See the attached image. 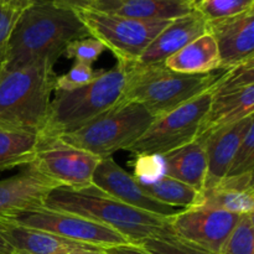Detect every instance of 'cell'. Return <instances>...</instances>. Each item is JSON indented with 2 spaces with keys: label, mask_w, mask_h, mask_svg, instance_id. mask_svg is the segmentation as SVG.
Here are the masks:
<instances>
[{
  "label": "cell",
  "mask_w": 254,
  "mask_h": 254,
  "mask_svg": "<svg viewBox=\"0 0 254 254\" xmlns=\"http://www.w3.org/2000/svg\"><path fill=\"white\" fill-rule=\"evenodd\" d=\"M91 36L77 12L45 0L22 10L15 21L6 47L4 68H14L37 60L56 64L67 45Z\"/></svg>",
  "instance_id": "obj_1"
},
{
  "label": "cell",
  "mask_w": 254,
  "mask_h": 254,
  "mask_svg": "<svg viewBox=\"0 0 254 254\" xmlns=\"http://www.w3.org/2000/svg\"><path fill=\"white\" fill-rule=\"evenodd\" d=\"M44 207L73 213L117 231L131 245L146 238H178L171 217L154 215L109 197L96 186L82 190L57 188L49 193Z\"/></svg>",
  "instance_id": "obj_2"
},
{
  "label": "cell",
  "mask_w": 254,
  "mask_h": 254,
  "mask_svg": "<svg viewBox=\"0 0 254 254\" xmlns=\"http://www.w3.org/2000/svg\"><path fill=\"white\" fill-rule=\"evenodd\" d=\"M54 66L46 60H37L14 68H0V124L41 135L57 78Z\"/></svg>",
  "instance_id": "obj_3"
},
{
  "label": "cell",
  "mask_w": 254,
  "mask_h": 254,
  "mask_svg": "<svg viewBox=\"0 0 254 254\" xmlns=\"http://www.w3.org/2000/svg\"><path fill=\"white\" fill-rule=\"evenodd\" d=\"M127 79L122 102H135L154 118L160 117L207 91L225 72V67L205 74L175 72L163 64H126Z\"/></svg>",
  "instance_id": "obj_4"
},
{
  "label": "cell",
  "mask_w": 254,
  "mask_h": 254,
  "mask_svg": "<svg viewBox=\"0 0 254 254\" xmlns=\"http://www.w3.org/2000/svg\"><path fill=\"white\" fill-rule=\"evenodd\" d=\"M126 79V64L118 62L89 84L72 91H55L41 135L61 136L78 130L121 101Z\"/></svg>",
  "instance_id": "obj_5"
},
{
  "label": "cell",
  "mask_w": 254,
  "mask_h": 254,
  "mask_svg": "<svg viewBox=\"0 0 254 254\" xmlns=\"http://www.w3.org/2000/svg\"><path fill=\"white\" fill-rule=\"evenodd\" d=\"M154 119L153 114L141 104L119 101L78 130L59 138L102 160L111 158L116 151L127 150L140 138Z\"/></svg>",
  "instance_id": "obj_6"
},
{
  "label": "cell",
  "mask_w": 254,
  "mask_h": 254,
  "mask_svg": "<svg viewBox=\"0 0 254 254\" xmlns=\"http://www.w3.org/2000/svg\"><path fill=\"white\" fill-rule=\"evenodd\" d=\"M89 35L99 40L106 50H111L119 64H135L156 35L171 20H139L121 15L76 10Z\"/></svg>",
  "instance_id": "obj_7"
},
{
  "label": "cell",
  "mask_w": 254,
  "mask_h": 254,
  "mask_svg": "<svg viewBox=\"0 0 254 254\" xmlns=\"http://www.w3.org/2000/svg\"><path fill=\"white\" fill-rule=\"evenodd\" d=\"M254 112V57L225 69L211 87V102L195 140L242 121Z\"/></svg>",
  "instance_id": "obj_8"
},
{
  "label": "cell",
  "mask_w": 254,
  "mask_h": 254,
  "mask_svg": "<svg viewBox=\"0 0 254 254\" xmlns=\"http://www.w3.org/2000/svg\"><path fill=\"white\" fill-rule=\"evenodd\" d=\"M211 88L178 108L156 117L140 138L127 150L134 155H164L195 140L210 108Z\"/></svg>",
  "instance_id": "obj_9"
},
{
  "label": "cell",
  "mask_w": 254,
  "mask_h": 254,
  "mask_svg": "<svg viewBox=\"0 0 254 254\" xmlns=\"http://www.w3.org/2000/svg\"><path fill=\"white\" fill-rule=\"evenodd\" d=\"M5 220L101 250L131 245L124 236L107 226L73 213L50 210L44 206L22 211Z\"/></svg>",
  "instance_id": "obj_10"
},
{
  "label": "cell",
  "mask_w": 254,
  "mask_h": 254,
  "mask_svg": "<svg viewBox=\"0 0 254 254\" xmlns=\"http://www.w3.org/2000/svg\"><path fill=\"white\" fill-rule=\"evenodd\" d=\"M101 159L74 148L59 136L40 135L32 163L64 188L82 190L92 185V176Z\"/></svg>",
  "instance_id": "obj_11"
},
{
  "label": "cell",
  "mask_w": 254,
  "mask_h": 254,
  "mask_svg": "<svg viewBox=\"0 0 254 254\" xmlns=\"http://www.w3.org/2000/svg\"><path fill=\"white\" fill-rule=\"evenodd\" d=\"M241 215L220 210L184 208L171 217V227L183 242L212 254H220Z\"/></svg>",
  "instance_id": "obj_12"
},
{
  "label": "cell",
  "mask_w": 254,
  "mask_h": 254,
  "mask_svg": "<svg viewBox=\"0 0 254 254\" xmlns=\"http://www.w3.org/2000/svg\"><path fill=\"white\" fill-rule=\"evenodd\" d=\"M92 185L126 205L154 215L173 217L184 208L165 205L149 196L134 176L127 173L112 158L102 159L92 176Z\"/></svg>",
  "instance_id": "obj_13"
},
{
  "label": "cell",
  "mask_w": 254,
  "mask_h": 254,
  "mask_svg": "<svg viewBox=\"0 0 254 254\" xmlns=\"http://www.w3.org/2000/svg\"><path fill=\"white\" fill-rule=\"evenodd\" d=\"M57 188L61 185L42 173L36 164L22 166L16 175L0 180V220L42 207L49 193Z\"/></svg>",
  "instance_id": "obj_14"
},
{
  "label": "cell",
  "mask_w": 254,
  "mask_h": 254,
  "mask_svg": "<svg viewBox=\"0 0 254 254\" xmlns=\"http://www.w3.org/2000/svg\"><path fill=\"white\" fill-rule=\"evenodd\" d=\"M207 34L212 36L220 54L221 67L236 66L254 57V9L207 21Z\"/></svg>",
  "instance_id": "obj_15"
},
{
  "label": "cell",
  "mask_w": 254,
  "mask_h": 254,
  "mask_svg": "<svg viewBox=\"0 0 254 254\" xmlns=\"http://www.w3.org/2000/svg\"><path fill=\"white\" fill-rule=\"evenodd\" d=\"M0 232L15 254H104V250L74 242L45 231L0 220Z\"/></svg>",
  "instance_id": "obj_16"
},
{
  "label": "cell",
  "mask_w": 254,
  "mask_h": 254,
  "mask_svg": "<svg viewBox=\"0 0 254 254\" xmlns=\"http://www.w3.org/2000/svg\"><path fill=\"white\" fill-rule=\"evenodd\" d=\"M206 32L207 21L200 12L192 10L184 16L171 20L144 50L135 64L143 66L163 64L168 57Z\"/></svg>",
  "instance_id": "obj_17"
},
{
  "label": "cell",
  "mask_w": 254,
  "mask_h": 254,
  "mask_svg": "<svg viewBox=\"0 0 254 254\" xmlns=\"http://www.w3.org/2000/svg\"><path fill=\"white\" fill-rule=\"evenodd\" d=\"M252 124H254L253 114L237 123L213 131L205 139L203 144L207 155V174L202 190L216 188L225 179L233 156Z\"/></svg>",
  "instance_id": "obj_18"
},
{
  "label": "cell",
  "mask_w": 254,
  "mask_h": 254,
  "mask_svg": "<svg viewBox=\"0 0 254 254\" xmlns=\"http://www.w3.org/2000/svg\"><path fill=\"white\" fill-rule=\"evenodd\" d=\"M89 9L139 20H174L193 6L183 0H96Z\"/></svg>",
  "instance_id": "obj_19"
},
{
  "label": "cell",
  "mask_w": 254,
  "mask_h": 254,
  "mask_svg": "<svg viewBox=\"0 0 254 254\" xmlns=\"http://www.w3.org/2000/svg\"><path fill=\"white\" fill-rule=\"evenodd\" d=\"M160 156L165 175L191 186L198 192L202 191L207 174V155L202 141L192 140Z\"/></svg>",
  "instance_id": "obj_20"
},
{
  "label": "cell",
  "mask_w": 254,
  "mask_h": 254,
  "mask_svg": "<svg viewBox=\"0 0 254 254\" xmlns=\"http://www.w3.org/2000/svg\"><path fill=\"white\" fill-rule=\"evenodd\" d=\"M168 68L186 74H205L221 68L217 45L207 32L164 61Z\"/></svg>",
  "instance_id": "obj_21"
},
{
  "label": "cell",
  "mask_w": 254,
  "mask_h": 254,
  "mask_svg": "<svg viewBox=\"0 0 254 254\" xmlns=\"http://www.w3.org/2000/svg\"><path fill=\"white\" fill-rule=\"evenodd\" d=\"M39 139L37 133L0 124V173L31 164Z\"/></svg>",
  "instance_id": "obj_22"
},
{
  "label": "cell",
  "mask_w": 254,
  "mask_h": 254,
  "mask_svg": "<svg viewBox=\"0 0 254 254\" xmlns=\"http://www.w3.org/2000/svg\"><path fill=\"white\" fill-rule=\"evenodd\" d=\"M193 207L226 211L236 215L253 213L254 190L245 191L216 186L210 190L201 191L197 203Z\"/></svg>",
  "instance_id": "obj_23"
},
{
  "label": "cell",
  "mask_w": 254,
  "mask_h": 254,
  "mask_svg": "<svg viewBox=\"0 0 254 254\" xmlns=\"http://www.w3.org/2000/svg\"><path fill=\"white\" fill-rule=\"evenodd\" d=\"M141 189L155 200L176 208H190L197 203L200 192L168 175L151 183H139Z\"/></svg>",
  "instance_id": "obj_24"
},
{
  "label": "cell",
  "mask_w": 254,
  "mask_h": 254,
  "mask_svg": "<svg viewBox=\"0 0 254 254\" xmlns=\"http://www.w3.org/2000/svg\"><path fill=\"white\" fill-rule=\"evenodd\" d=\"M192 6L206 21H212L254 9V0H195Z\"/></svg>",
  "instance_id": "obj_25"
},
{
  "label": "cell",
  "mask_w": 254,
  "mask_h": 254,
  "mask_svg": "<svg viewBox=\"0 0 254 254\" xmlns=\"http://www.w3.org/2000/svg\"><path fill=\"white\" fill-rule=\"evenodd\" d=\"M220 254H254L253 213L240 216Z\"/></svg>",
  "instance_id": "obj_26"
},
{
  "label": "cell",
  "mask_w": 254,
  "mask_h": 254,
  "mask_svg": "<svg viewBox=\"0 0 254 254\" xmlns=\"http://www.w3.org/2000/svg\"><path fill=\"white\" fill-rule=\"evenodd\" d=\"M106 69L92 68V64H83V62H74L73 66L62 76H57L55 83V91H72L74 88H79L86 84H89L94 79L98 78Z\"/></svg>",
  "instance_id": "obj_27"
},
{
  "label": "cell",
  "mask_w": 254,
  "mask_h": 254,
  "mask_svg": "<svg viewBox=\"0 0 254 254\" xmlns=\"http://www.w3.org/2000/svg\"><path fill=\"white\" fill-rule=\"evenodd\" d=\"M133 246L148 254H212L183 242L179 238H146Z\"/></svg>",
  "instance_id": "obj_28"
},
{
  "label": "cell",
  "mask_w": 254,
  "mask_h": 254,
  "mask_svg": "<svg viewBox=\"0 0 254 254\" xmlns=\"http://www.w3.org/2000/svg\"><path fill=\"white\" fill-rule=\"evenodd\" d=\"M254 170V124L248 128L243 136L233 160L231 163L228 173L225 178H236L253 173Z\"/></svg>",
  "instance_id": "obj_29"
},
{
  "label": "cell",
  "mask_w": 254,
  "mask_h": 254,
  "mask_svg": "<svg viewBox=\"0 0 254 254\" xmlns=\"http://www.w3.org/2000/svg\"><path fill=\"white\" fill-rule=\"evenodd\" d=\"M106 47L99 40L92 36L73 40L67 45L64 56L68 60H76V62L93 64L104 52Z\"/></svg>",
  "instance_id": "obj_30"
},
{
  "label": "cell",
  "mask_w": 254,
  "mask_h": 254,
  "mask_svg": "<svg viewBox=\"0 0 254 254\" xmlns=\"http://www.w3.org/2000/svg\"><path fill=\"white\" fill-rule=\"evenodd\" d=\"M20 12L0 7V68L2 67L6 57V47L10 34Z\"/></svg>",
  "instance_id": "obj_31"
},
{
  "label": "cell",
  "mask_w": 254,
  "mask_h": 254,
  "mask_svg": "<svg viewBox=\"0 0 254 254\" xmlns=\"http://www.w3.org/2000/svg\"><path fill=\"white\" fill-rule=\"evenodd\" d=\"M45 0H0V7L12 10V11L21 12L22 10L37 4Z\"/></svg>",
  "instance_id": "obj_32"
},
{
  "label": "cell",
  "mask_w": 254,
  "mask_h": 254,
  "mask_svg": "<svg viewBox=\"0 0 254 254\" xmlns=\"http://www.w3.org/2000/svg\"><path fill=\"white\" fill-rule=\"evenodd\" d=\"M104 254H148L143 250L138 248L136 246L127 245V246H118V247H112L104 250Z\"/></svg>",
  "instance_id": "obj_33"
},
{
  "label": "cell",
  "mask_w": 254,
  "mask_h": 254,
  "mask_svg": "<svg viewBox=\"0 0 254 254\" xmlns=\"http://www.w3.org/2000/svg\"><path fill=\"white\" fill-rule=\"evenodd\" d=\"M56 1L76 11V10L89 9L94 4L96 0H56Z\"/></svg>",
  "instance_id": "obj_34"
},
{
  "label": "cell",
  "mask_w": 254,
  "mask_h": 254,
  "mask_svg": "<svg viewBox=\"0 0 254 254\" xmlns=\"http://www.w3.org/2000/svg\"><path fill=\"white\" fill-rule=\"evenodd\" d=\"M0 254H15L14 250L11 248V246L7 243V241L5 240L4 236L0 232Z\"/></svg>",
  "instance_id": "obj_35"
},
{
  "label": "cell",
  "mask_w": 254,
  "mask_h": 254,
  "mask_svg": "<svg viewBox=\"0 0 254 254\" xmlns=\"http://www.w3.org/2000/svg\"><path fill=\"white\" fill-rule=\"evenodd\" d=\"M183 1H189V2H193L195 0H183Z\"/></svg>",
  "instance_id": "obj_36"
}]
</instances>
